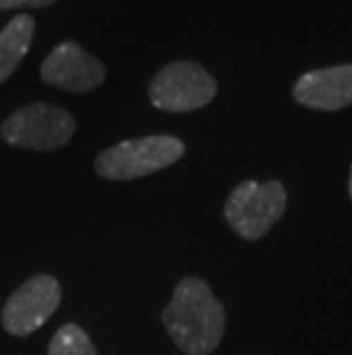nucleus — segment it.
Wrapping results in <instances>:
<instances>
[{"label": "nucleus", "instance_id": "9", "mask_svg": "<svg viewBox=\"0 0 352 355\" xmlns=\"http://www.w3.org/2000/svg\"><path fill=\"white\" fill-rule=\"evenodd\" d=\"M35 37V19L28 14H19L0 33V83L17 71L21 60L26 58Z\"/></svg>", "mask_w": 352, "mask_h": 355}, {"label": "nucleus", "instance_id": "5", "mask_svg": "<svg viewBox=\"0 0 352 355\" xmlns=\"http://www.w3.org/2000/svg\"><path fill=\"white\" fill-rule=\"evenodd\" d=\"M217 94V80L204 67L178 60L156 73L149 85V101L165 112H192L208 105Z\"/></svg>", "mask_w": 352, "mask_h": 355}, {"label": "nucleus", "instance_id": "4", "mask_svg": "<svg viewBox=\"0 0 352 355\" xmlns=\"http://www.w3.org/2000/svg\"><path fill=\"white\" fill-rule=\"evenodd\" d=\"M76 122L66 110L50 103H30L12 112L0 126L7 145L30 152H55L73 138Z\"/></svg>", "mask_w": 352, "mask_h": 355}, {"label": "nucleus", "instance_id": "10", "mask_svg": "<svg viewBox=\"0 0 352 355\" xmlns=\"http://www.w3.org/2000/svg\"><path fill=\"white\" fill-rule=\"evenodd\" d=\"M48 355H96V349L78 323H64L50 339Z\"/></svg>", "mask_w": 352, "mask_h": 355}, {"label": "nucleus", "instance_id": "11", "mask_svg": "<svg viewBox=\"0 0 352 355\" xmlns=\"http://www.w3.org/2000/svg\"><path fill=\"white\" fill-rule=\"evenodd\" d=\"M55 0H0V10H17V7H46Z\"/></svg>", "mask_w": 352, "mask_h": 355}, {"label": "nucleus", "instance_id": "2", "mask_svg": "<svg viewBox=\"0 0 352 355\" xmlns=\"http://www.w3.org/2000/svg\"><path fill=\"white\" fill-rule=\"evenodd\" d=\"M185 154L183 140L174 135H145V138L124 140L115 147H108L94 161V170L103 179L133 181L160 172Z\"/></svg>", "mask_w": 352, "mask_h": 355}, {"label": "nucleus", "instance_id": "7", "mask_svg": "<svg viewBox=\"0 0 352 355\" xmlns=\"http://www.w3.org/2000/svg\"><path fill=\"white\" fill-rule=\"evenodd\" d=\"M41 80L66 92L85 94L106 80V67L99 58L78 46L76 42H62L41 62Z\"/></svg>", "mask_w": 352, "mask_h": 355}, {"label": "nucleus", "instance_id": "3", "mask_svg": "<svg viewBox=\"0 0 352 355\" xmlns=\"http://www.w3.org/2000/svg\"><path fill=\"white\" fill-rule=\"evenodd\" d=\"M288 195L281 181H243L224 204V220L245 241H259L286 214Z\"/></svg>", "mask_w": 352, "mask_h": 355}, {"label": "nucleus", "instance_id": "6", "mask_svg": "<svg viewBox=\"0 0 352 355\" xmlns=\"http://www.w3.org/2000/svg\"><path fill=\"white\" fill-rule=\"evenodd\" d=\"M59 300H62V286L57 279L53 275H35L7 298L0 323L7 335L28 337L57 312Z\"/></svg>", "mask_w": 352, "mask_h": 355}, {"label": "nucleus", "instance_id": "12", "mask_svg": "<svg viewBox=\"0 0 352 355\" xmlns=\"http://www.w3.org/2000/svg\"><path fill=\"white\" fill-rule=\"evenodd\" d=\"M348 193H350V200H352V165H350V177H348Z\"/></svg>", "mask_w": 352, "mask_h": 355}, {"label": "nucleus", "instance_id": "8", "mask_svg": "<svg viewBox=\"0 0 352 355\" xmlns=\"http://www.w3.org/2000/svg\"><path fill=\"white\" fill-rule=\"evenodd\" d=\"M293 99L309 110L336 112L352 105V64L313 69L293 85Z\"/></svg>", "mask_w": 352, "mask_h": 355}, {"label": "nucleus", "instance_id": "1", "mask_svg": "<svg viewBox=\"0 0 352 355\" xmlns=\"http://www.w3.org/2000/svg\"><path fill=\"white\" fill-rule=\"evenodd\" d=\"M160 319L183 355H211L220 346L227 328L222 303L199 277L178 279Z\"/></svg>", "mask_w": 352, "mask_h": 355}]
</instances>
